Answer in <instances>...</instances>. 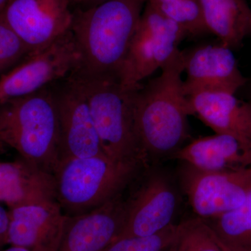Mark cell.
Instances as JSON below:
<instances>
[{"label": "cell", "mask_w": 251, "mask_h": 251, "mask_svg": "<svg viewBox=\"0 0 251 251\" xmlns=\"http://www.w3.org/2000/svg\"><path fill=\"white\" fill-rule=\"evenodd\" d=\"M185 56L186 52L176 50L159 76L135 91V123L149 161L151 156H172L188 138L193 111L181 77Z\"/></svg>", "instance_id": "6da1fadb"}, {"label": "cell", "mask_w": 251, "mask_h": 251, "mask_svg": "<svg viewBox=\"0 0 251 251\" xmlns=\"http://www.w3.org/2000/svg\"><path fill=\"white\" fill-rule=\"evenodd\" d=\"M148 0H110L76 9L71 31L80 53L72 74L118 78Z\"/></svg>", "instance_id": "7a4b0ae2"}, {"label": "cell", "mask_w": 251, "mask_h": 251, "mask_svg": "<svg viewBox=\"0 0 251 251\" xmlns=\"http://www.w3.org/2000/svg\"><path fill=\"white\" fill-rule=\"evenodd\" d=\"M0 141L53 175L60 161L58 112L53 89L0 103Z\"/></svg>", "instance_id": "3957f363"}, {"label": "cell", "mask_w": 251, "mask_h": 251, "mask_svg": "<svg viewBox=\"0 0 251 251\" xmlns=\"http://www.w3.org/2000/svg\"><path fill=\"white\" fill-rule=\"evenodd\" d=\"M147 168L106 155L64 160L53 174L56 201L67 216L85 214L125 193Z\"/></svg>", "instance_id": "277c9868"}, {"label": "cell", "mask_w": 251, "mask_h": 251, "mask_svg": "<svg viewBox=\"0 0 251 251\" xmlns=\"http://www.w3.org/2000/svg\"><path fill=\"white\" fill-rule=\"evenodd\" d=\"M85 97L104 153L118 161L139 160L148 164L135 117V90L123 87L115 77L72 74L67 77Z\"/></svg>", "instance_id": "5b68a950"}, {"label": "cell", "mask_w": 251, "mask_h": 251, "mask_svg": "<svg viewBox=\"0 0 251 251\" xmlns=\"http://www.w3.org/2000/svg\"><path fill=\"white\" fill-rule=\"evenodd\" d=\"M186 36L182 28L147 1L119 73L121 85L138 88L171 59Z\"/></svg>", "instance_id": "8992f818"}, {"label": "cell", "mask_w": 251, "mask_h": 251, "mask_svg": "<svg viewBox=\"0 0 251 251\" xmlns=\"http://www.w3.org/2000/svg\"><path fill=\"white\" fill-rule=\"evenodd\" d=\"M80 53L72 31L31 52L0 77V103L42 90L67 78L77 69Z\"/></svg>", "instance_id": "52a82bcc"}, {"label": "cell", "mask_w": 251, "mask_h": 251, "mask_svg": "<svg viewBox=\"0 0 251 251\" xmlns=\"http://www.w3.org/2000/svg\"><path fill=\"white\" fill-rule=\"evenodd\" d=\"M179 179L193 211L202 220L235 209L251 191V168L209 172L182 163Z\"/></svg>", "instance_id": "ba28073f"}, {"label": "cell", "mask_w": 251, "mask_h": 251, "mask_svg": "<svg viewBox=\"0 0 251 251\" xmlns=\"http://www.w3.org/2000/svg\"><path fill=\"white\" fill-rule=\"evenodd\" d=\"M145 179L127 197L125 226L117 239L153 235L175 224L179 198L171 179L159 172Z\"/></svg>", "instance_id": "9c48e42d"}, {"label": "cell", "mask_w": 251, "mask_h": 251, "mask_svg": "<svg viewBox=\"0 0 251 251\" xmlns=\"http://www.w3.org/2000/svg\"><path fill=\"white\" fill-rule=\"evenodd\" d=\"M1 16L33 52L70 30L74 14L69 0H10Z\"/></svg>", "instance_id": "30bf717a"}, {"label": "cell", "mask_w": 251, "mask_h": 251, "mask_svg": "<svg viewBox=\"0 0 251 251\" xmlns=\"http://www.w3.org/2000/svg\"><path fill=\"white\" fill-rule=\"evenodd\" d=\"M52 86L58 112L61 161L105 155L90 108L75 84Z\"/></svg>", "instance_id": "8fae6325"}, {"label": "cell", "mask_w": 251, "mask_h": 251, "mask_svg": "<svg viewBox=\"0 0 251 251\" xmlns=\"http://www.w3.org/2000/svg\"><path fill=\"white\" fill-rule=\"evenodd\" d=\"M184 93L191 97L204 92L235 94L247 83L232 49L221 44L198 47L186 52Z\"/></svg>", "instance_id": "7c38bea8"}, {"label": "cell", "mask_w": 251, "mask_h": 251, "mask_svg": "<svg viewBox=\"0 0 251 251\" xmlns=\"http://www.w3.org/2000/svg\"><path fill=\"white\" fill-rule=\"evenodd\" d=\"M126 206L124 193L94 210L68 216L58 251H103L121 234Z\"/></svg>", "instance_id": "4fadbf2b"}, {"label": "cell", "mask_w": 251, "mask_h": 251, "mask_svg": "<svg viewBox=\"0 0 251 251\" xmlns=\"http://www.w3.org/2000/svg\"><path fill=\"white\" fill-rule=\"evenodd\" d=\"M9 246L31 251H58L68 216L57 201L9 209Z\"/></svg>", "instance_id": "5bb4252c"}, {"label": "cell", "mask_w": 251, "mask_h": 251, "mask_svg": "<svg viewBox=\"0 0 251 251\" xmlns=\"http://www.w3.org/2000/svg\"><path fill=\"white\" fill-rule=\"evenodd\" d=\"M188 99L193 115L216 133L233 137L251 148V102L226 92H204Z\"/></svg>", "instance_id": "9a60e30c"}, {"label": "cell", "mask_w": 251, "mask_h": 251, "mask_svg": "<svg viewBox=\"0 0 251 251\" xmlns=\"http://www.w3.org/2000/svg\"><path fill=\"white\" fill-rule=\"evenodd\" d=\"M173 158L201 171L222 172L251 168V148L224 134L201 137L181 147Z\"/></svg>", "instance_id": "2e32d148"}, {"label": "cell", "mask_w": 251, "mask_h": 251, "mask_svg": "<svg viewBox=\"0 0 251 251\" xmlns=\"http://www.w3.org/2000/svg\"><path fill=\"white\" fill-rule=\"evenodd\" d=\"M56 201L53 175L23 158L0 162V203L9 209Z\"/></svg>", "instance_id": "e0dca14e"}, {"label": "cell", "mask_w": 251, "mask_h": 251, "mask_svg": "<svg viewBox=\"0 0 251 251\" xmlns=\"http://www.w3.org/2000/svg\"><path fill=\"white\" fill-rule=\"evenodd\" d=\"M208 32L221 44L237 48L251 31V9L246 0H200Z\"/></svg>", "instance_id": "ac0fdd59"}, {"label": "cell", "mask_w": 251, "mask_h": 251, "mask_svg": "<svg viewBox=\"0 0 251 251\" xmlns=\"http://www.w3.org/2000/svg\"><path fill=\"white\" fill-rule=\"evenodd\" d=\"M203 221L224 251H251V191L240 206Z\"/></svg>", "instance_id": "d6986e66"}, {"label": "cell", "mask_w": 251, "mask_h": 251, "mask_svg": "<svg viewBox=\"0 0 251 251\" xmlns=\"http://www.w3.org/2000/svg\"><path fill=\"white\" fill-rule=\"evenodd\" d=\"M167 251H224L214 234L200 218L180 223L177 233Z\"/></svg>", "instance_id": "ffe728a7"}, {"label": "cell", "mask_w": 251, "mask_h": 251, "mask_svg": "<svg viewBox=\"0 0 251 251\" xmlns=\"http://www.w3.org/2000/svg\"><path fill=\"white\" fill-rule=\"evenodd\" d=\"M154 7L182 28L187 36H196L208 32L200 0H174Z\"/></svg>", "instance_id": "44dd1931"}, {"label": "cell", "mask_w": 251, "mask_h": 251, "mask_svg": "<svg viewBox=\"0 0 251 251\" xmlns=\"http://www.w3.org/2000/svg\"><path fill=\"white\" fill-rule=\"evenodd\" d=\"M179 227L175 224L153 235L120 238L103 251H167Z\"/></svg>", "instance_id": "7402d4cb"}, {"label": "cell", "mask_w": 251, "mask_h": 251, "mask_svg": "<svg viewBox=\"0 0 251 251\" xmlns=\"http://www.w3.org/2000/svg\"><path fill=\"white\" fill-rule=\"evenodd\" d=\"M31 52L0 16V74L4 75L18 62L24 61Z\"/></svg>", "instance_id": "603a6c76"}, {"label": "cell", "mask_w": 251, "mask_h": 251, "mask_svg": "<svg viewBox=\"0 0 251 251\" xmlns=\"http://www.w3.org/2000/svg\"><path fill=\"white\" fill-rule=\"evenodd\" d=\"M9 210L0 205V251L6 246L9 245L8 233H9Z\"/></svg>", "instance_id": "cb8c5ba5"}, {"label": "cell", "mask_w": 251, "mask_h": 251, "mask_svg": "<svg viewBox=\"0 0 251 251\" xmlns=\"http://www.w3.org/2000/svg\"><path fill=\"white\" fill-rule=\"evenodd\" d=\"M110 0H69L71 6L74 5L76 9H87L98 6Z\"/></svg>", "instance_id": "d4e9b609"}, {"label": "cell", "mask_w": 251, "mask_h": 251, "mask_svg": "<svg viewBox=\"0 0 251 251\" xmlns=\"http://www.w3.org/2000/svg\"><path fill=\"white\" fill-rule=\"evenodd\" d=\"M173 1H174V0H148L150 4H151L153 6H156V7L162 6V5L168 4V3L171 2Z\"/></svg>", "instance_id": "484cf974"}, {"label": "cell", "mask_w": 251, "mask_h": 251, "mask_svg": "<svg viewBox=\"0 0 251 251\" xmlns=\"http://www.w3.org/2000/svg\"><path fill=\"white\" fill-rule=\"evenodd\" d=\"M9 1L10 0H0V16L2 14L3 11H4Z\"/></svg>", "instance_id": "4316f807"}, {"label": "cell", "mask_w": 251, "mask_h": 251, "mask_svg": "<svg viewBox=\"0 0 251 251\" xmlns=\"http://www.w3.org/2000/svg\"><path fill=\"white\" fill-rule=\"evenodd\" d=\"M1 145H3V144L1 143V141H0V148H1Z\"/></svg>", "instance_id": "83f0119b"}]
</instances>
